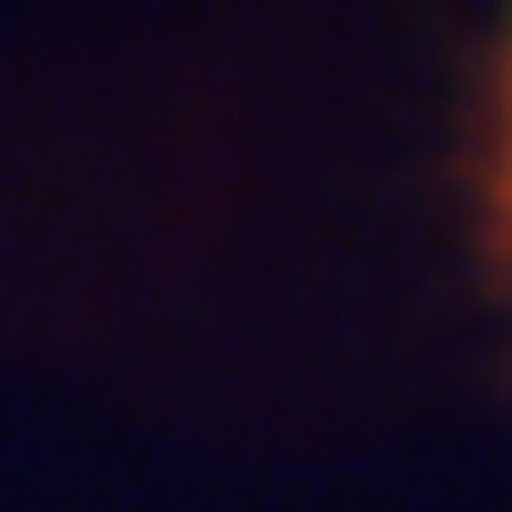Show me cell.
Masks as SVG:
<instances>
[{
    "label": "cell",
    "mask_w": 512,
    "mask_h": 512,
    "mask_svg": "<svg viewBox=\"0 0 512 512\" xmlns=\"http://www.w3.org/2000/svg\"><path fill=\"white\" fill-rule=\"evenodd\" d=\"M495 222L512 248V35H504V86H495Z\"/></svg>",
    "instance_id": "6da1fadb"
}]
</instances>
